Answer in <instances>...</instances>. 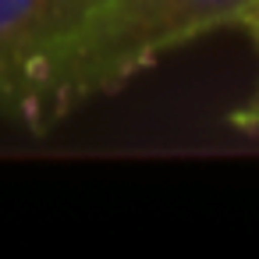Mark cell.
I'll use <instances>...</instances> for the list:
<instances>
[{
  "label": "cell",
  "mask_w": 259,
  "mask_h": 259,
  "mask_svg": "<svg viewBox=\"0 0 259 259\" xmlns=\"http://www.w3.org/2000/svg\"><path fill=\"white\" fill-rule=\"evenodd\" d=\"M259 29V0H103L54 50L25 68L4 96L29 128H50L75 107L117 93L167 50L206 32Z\"/></svg>",
  "instance_id": "cell-1"
},
{
  "label": "cell",
  "mask_w": 259,
  "mask_h": 259,
  "mask_svg": "<svg viewBox=\"0 0 259 259\" xmlns=\"http://www.w3.org/2000/svg\"><path fill=\"white\" fill-rule=\"evenodd\" d=\"M103 0H0V103L25 68L71 36Z\"/></svg>",
  "instance_id": "cell-2"
},
{
  "label": "cell",
  "mask_w": 259,
  "mask_h": 259,
  "mask_svg": "<svg viewBox=\"0 0 259 259\" xmlns=\"http://www.w3.org/2000/svg\"><path fill=\"white\" fill-rule=\"evenodd\" d=\"M227 121H231L234 128H241V132H259V89H255L245 103H238Z\"/></svg>",
  "instance_id": "cell-3"
},
{
  "label": "cell",
  "mask_w": 259,
  "mask_h": 259,
  "mask_svg": "<svg viewBox=\"0 0 259 259\" xmlns=\"http://www.w3.org/2000/svg\"><path fill=\"white\" fill-rule=\"evenodd\" d=\"M255 36H259V29H255Z\"/></svg>",
  "instance_id": "cell-4"
}]
</instances>
